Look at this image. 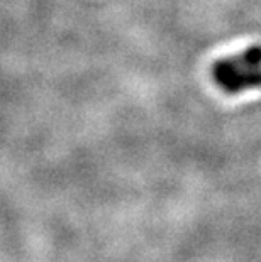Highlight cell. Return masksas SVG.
<instances>
[{"mask_svg": "<svg viewBox=\"0 0 261 262\" xmlns=\"http://www.w3.org/2000/svg\"><path fill=\"white\" fill-rule=\"evenodd\" d=\"M212 80L227 95L261 88V44H253L236 56L217 59L212 66Z\"/></svg>", "mask_w": 261, "mask_h": 262, "instance_id": "cell-1", "label": "cell"}]
</instances>
